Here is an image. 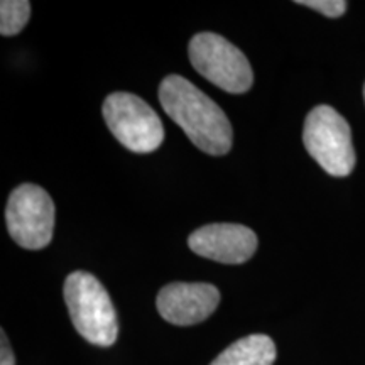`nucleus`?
Returning <instances> with one entry per match:
<instances>
[{
  "label": "nucleus",
  "instance_id": "4",
  "mask_svg": "<svg viewBox=\"0 0 365 365\" xmlns=\"http://www.w3.org/2000/svg\"><path fill=\"white\" fill-rule=\"evenodd\" d=\"M188 54L191 66L223 91L245 93L252 88L254 71L247 56L223 36L195 34L190 41Z\"/></svg>",
  "mask_w": 365,
  "mask_h": 365
},
{
  "label": "nucleus",
  "instance_id": "5",
  "mask_svg": "<svg viewBox=\"0 0 365 365\" xmlns=\"http://www.w3.org/2000/svg\"><path fill=\"white\" fill-rule=\"evenodd\" d=\"M102 113L113 137L132 153H154L164 140L161 118L134 93L115 91L105 98Z\"/></svg>",
  "mask_w": 365,
  "mask_h": 365
},
{
  "label": "nucleus",
  "instance_id": "9",
  "mask_svg": "<svg viewBox=\"0 0 365 365\" xmlns=\"http://www.w3.org/2000/svg\"><path fill=\"white\" fill-rule=\"evenodd\" d=\"M277 350L271 336L249 335L227 346L210 365H272Z\"/></svg>",
  "mask_w": 365,
  "mask_h": 365
},
{
  "label": "nucleus",
  "instance_id": "10",
  "mask_svg": "<svg viewBox=\"0 0 365 365\" xmlns=\"http://www.w3.org/2000/svg\"><path fill=\"white\" fill-rule=\"evenodd\" d=\"M31 17L27 0H2L0 2V34L16 36L24 29Z\"/></svg>",
  "mask_w": 365,
  "mask_h": 365
},
{
  "label": "nucleus",
  "instance_id": "1",
  "mask_svg": "<svg viewBox=\"0 0 365 365\" xmlns=\"http://www.w3.org/2000/svg\"><path fill=\"white\" fill-rule=\"evenodd\" d=\"M159 102L171 120L203 153L223 156L232 149L234 130L225 112L190 80L168 75L159 85Z\"/></svg>",
  "mask_w": 365,
  "mask_h": 365
},
{
  "label": "nucleus",
  "instance_id": "6",
  "mask_svg": "<svg viewBox=\"0 0 365 365\" xmlns=\"http://www.w3.org/2000/svg\"><path fill=\"white\" fill-rule=\"evenodd\" d=\"M7 230L17 245L27 250L48 247L54 230V203L38 185L17 186L6 208Z\"/></svg>",
  "mask_w": 365,
  "mask_h": 365
},
{
  "label": "nucleus",
  "instance_id": "7",
  "mask_svg": "<svg viewBox=\"0 0 365 365\" xmlns=\"http://www.w3.org/2000/svg\"><path fill=\"white\" fill-rule=\"evenodd\" d=\"M220 303V291L208 282H171L159 291L156 307L168 323L190 327L202 323Z\"/></svg>",
  "mask_w": 365,
  "mask_h": 365
},
{
  "label": "nucleus",
  "instance_id": "8",
  "mask_svg": "<svg viewBox=\"0 0 365 365\" xmlns=\"http://www.w3.org/2000/svg\"><path fill=\"white\" fill-rule=\"evenodd\" d=\"M196 255L220 264H244L257 250V235L239 223H210L188 237Z\"/></svg>",
  "mask_w": 365,
  "mask_h": 365
},
{
  "label": "nucleus",
  "instance_id": "13",
  "mask_svg": "<svg viewBox=\"0 0 365 365\" xmlns=\"http://www.w3.org/2000/svg\"><path fill=\"white\" fill-rule=\"evenodd\" d=\"M364 98H365V85H364Z\"/></svg>",
  "mask_w": 365,
  "mask_h": 365
},
{
  "label": "nucleus",
  "instance_id": "3",
  "mask_svg": "<svg viewBox=\"0 0 365 365\" xmlns=\"http://www.w3.org/2000/svg\"><path fill=\"white\" fill-rule=\"evenodd\" d=\"M303 143L328 175L344 178L355 168V149L349 122L330 105H318L304 120Z\"/></svg>",
  "mask_w": 365,
  "mask_h": 365
},
{
  "label": "nucleus",
  "instance_id": "12",
  "mask_svg": "<svg viewBox=\"0 0 365 365\" xmlns=\"http://www.w3.org/2000/svg\"><path fill=\"white\" fill-rule=\"evenodd\" d=\"M0 350H2V359H0V365H16V355H14V352H12L11 344H9L7 335H6V331H4V330H2V346H0Z\"/></svg>",
  "mask_w": 365,
  "mask_h": 365
},
{
  "label": "nucleus",
  "instance_id": "2",
  "mask_svg": "<svg viewBox=\"0 0 365 365\" xmlns=\"http://www.w3.org/2000/svg\"><path fill=\"white\" fill-rule=\"evenodd\" d=\"M65 301L76 331L90 344L110 346L117 341L118 323L107 289L88 272H71L65 281Z\"/></svg>",
  "mask_w": 365,
  "mask_h": 365
},
{
  "label": "nucleus",
  "instance_id": "11",
  "mask_svg": "<svg viewBox=\"0 0 365 365\" xmlns=\"http://www.w3.org/2000/svg\"><path fill=\"white\" fill-rule=\"evenodd\" d=\"M296 4L322 12L323 16L331 17V19L344 16L346 11V2L344 0H298Z\"/></svg>",
  "mask_w": 365,
  "mask_h": 365
}]
</instances>
